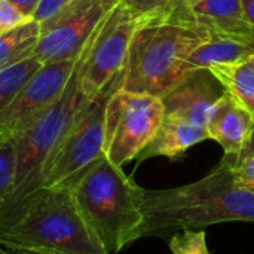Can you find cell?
Returning a JSON list of instances; mask_svg holds the SVG:
<instances>
[{"label":"cell","mask_w":254,"mask_h":254,"mask_svg":"<svg viewBox=\"0 0 254 254\" xmlns=\"http://www.w3.org/2000/svg\"><path fill=\"white\" fill-rule=\"evenodd\" d=\"M71 1L73 0H40L33 13V19L37 22H43L48 18L54 16L57 12H60L63 7H65Z\"/></svg>","instance_id":"cell-24"},{"label":"cell","mask_w":254,"mask_h":254,"mask_svg":"<svg viewBox=\"0 0 254 254\" xmlns=\"http://www.w3.org/2000/svg\"><path fill=\"white\" fill-rule=\"evenodd\" d=\"M249 61H250V63H252V64H253V67H254V57H252V58H250V60H249Z\"/></svg>","instance_id":"cell-28"},{"label":"cell","mask_w":254,"mask_h":254,"mask_svg":"<svg viewBox=\"0 0 254 254\" xmlns=\"http://www.w3.org/2000/svg\"><path fill=\"white\" fill-rule=\"evenodd\" d=\"M119 0H73L40 22V36L31 57L42 64L76 60Z\"/></svg>","instance_id":"cell-9"},{"label":"cell","mask_w":254,"mask_h":254,"mask_svg":"<svg viewBox=\"0 0 254 254\" xmlns=\"http://www.w3.org/2000/svg\"><path fill=\"white\" fill-rule=\"evenodd\" d=\"M119 3L140 16L155 19L171 15L180 0H119Z\"/></svg>","instance_id":"cell-21"},{"label":"cell","mask_w":254,"mask_h":254,"mask_svg":"<svg viewBox=\"0 0 254 254\" xmlns=\"http://www.w3.org/2000/svg\"><path fill=\"white\" fill-rule=\"evenodd\" d=\"M208 37L207 28L177 13L146 19L132 36L121 88L162 98L188 74L189 57Z\"/></svg>","instance_id":"cell-3"},{"label":"cell","mask_w":254,"mask_h":254,"mask_svg":"<svg viewBox=\"0 0 254 254\" xmlns=\"http://www.w3.org/2000/svg\"><path fill=\"white\" fill-rule=\"evenodd\" d=\"M82 58L83 51L76 61L73 74L61 97L19 137L15 138V186L9 199L0 207V210L15 205L36 189V183L43 164L54 152L57 144L61 141V138L70 131V128L88 104L89 100L85 98L79 85Z\"/></svg>","instance_id":"cell-5"},{"label":"cell","mask_w":254,"mask_h":254,"mask_svg":"<svg viewBox=\"0 0 254 254\" xmlns=\"http://www.w3.org/2000/svg\"><path fill=\"white\" fill-rule=\"evenodd\" d=\"M138 237H168L223 222H254V192L241 186L226 161L204 179L171 189L140 190Z\"/></svg>","instance_id":"cell-1"},{"label":"cell","mask_w":254,"mask_h":254,"mask_svg":"<svg viewBox=\"0 0 254 254\" xmlns=\"http://www.w3.org/2000/svg\"><path fill=\"white\" fill-rule=\"evenodd\" d=\"M16 176V152L13 141H0V207L9 199Z\"/></svg>","instance_id":"cell-19"},{"label":"cell","mask_w":254,"mask_h":254,"mask_svg":"<svg viewBox=\"0 0 254 254\" xmlns=\"http://www.w3.org/2000/svg\"><path fill=\"white\" fill-rule=\"evenodd\" d=\"M77 58L43 64L31 76L7 107L0 112V141H15L61 97Z\"/></svg>","instance_id":"cell-10"},{"label":"cell","mask_w":254,"mask_h":254,"mask_svg":"<svg viewBox=\"0 0 254 254\" xmlns=\"http://www.w3.org/2000/svg\"><path fill=\"white\" fill-rule=\"evenodd\" d=\"M150 18L140 16L122 3L107 15L83 49L79 85L86 100L101 92L125 67L137 28Z\"/></svg>","instance_id":"cell-8"},{"label":"cell","mask_w":254,"mask_h":254,"mask_svg":"<svg viewBox=\"0 0 254 254\" xmlns=\"http://www.w3.org/2000/svg\"><path fill=\"white\" fill-rule=\"evenodd\" d=\"M225 92L223 85L210 68H196L189 71L161 100L165 115L177 116L205 128L213 106Z\"/></svg>","instance_id":"cell-11"},{"label":"cell","mask_w":254,"mask_h":254,"mask_svg":"<svg viewBox=\"0 0 254 254\" xmlns=\"http://www.w3.org/2000/svg\"><path fill=\"white\" fill-rule=\"evenodd\" d=\"M0 254H68L64 252L49 250V249H36V247H22L13 246L4 241H0Z\"/></svg>","instance_id":"cell-25"},{"label":"cell","mask_w":254,"mask_h":254,"mask_svg":"<svg viewBox=\"0 0 254 254\" xmlns=\"http://www.w3.org/2000/svg\"><path fill=\"white\" fill-rule=\"evenodd\" d=\"M207 132L225 150V155H240L247 146L254 131L253 115L225 92L213 106Z\"/></svg>","instance_id":"cell-12"},{"label":"cell","mask_w":254,"mask_h":254,"mask_svg":"<svg viewBox=\"0 0 254 254\" xmlns=\"http://www.w3.org/2000/svg\"><path fill=\"white\" fill-rule=\"evenodd\" d=\"M40 36V22L31 19L24 25L0 34V68L31 57Z\"/></svg>","instance_id":"cell-17"},{"label":"cell","mask_w":254,"mask_h":254,"mask_svg":"<svg viewBox=\"0 0 254 254\" xmlns=\"http://www.w3.org/2000/svg\"><path fill=\"white\" fill-rule=\"evenodd\" d=\"M0 241L68 254H110L82 214L71 188L37 189L0 210Z\"/></svg>","instance_id":"cell-2"},{"label":"cell","mask_w":254,"mask_h":254,"mask_svg":"<svg viewBox=\"0 0 254 254\" xmlns=\"http://www.w3.org/2000/svg\"><path fill=\"white\" fill-rule=\"evenodd\" d=\"M122 79L124 70L88 101L70 131L43 164L34 190L71 188L91 165L106 155V109L112 94L122 86Z\"/></svg>","instance_id":"cell-6"},{"label":"cell","mask_w":254,"mask_h":254,"mask_svg":"<svg viewBox=\"0 0 254 254\" xmlns=\"http://www.w3.org/2000/svg\"><path fill=\"white\" fill-rule=\"evenodd\" d=\"M241 6L246 21L254 25V0H241Z\"/></svg>","instance_id":"cell-27"},{"label":"cell","mask_w":254,"mask_h":254,"mask_svg":"<svg viewBox=\"0 0 254 254\" xmlns=\"http://www.w3.org/2000/svg\"><path fill=\"white\" fill-rule=\"evenodd\" d=\"M173 13L192 19L210 33H244L254 28L244 18L241 0H201L189 7H177Z\"/></svg>","instance_id":"cell-15"},{"label":"cell","mask_w":254,"mask_h":254,"mask_svg":"<svg viewBox=\"0 0 254 254\" xmlns=\"http://www.w3.org/2000/svg\"><path fill=\"white\" fill-rule=\"evenodd\" d=\"M225 91L246 107L254 118V67L250 61L235 64H216L208 67Z\"/></svg>","instance_id":"cell-16"},{"label":"cell","mask_w":254,"mask_h":254,"mask_svg":"<svg viewBox=\"0 0 254 254\" xmlns=\"http://www.w3.org/2000/svg\"><path fill=\"white\" fill-rule=\"evenodd\" d=\"M254 57V28L244 33L211 31L205 40L188 60L186 71L208 68L216 64H235Z\"/></svg>","instance_id":"cell-13"},{"label":"cell","mask_w":254,"mask_h":254,"mask_svg":"<svg viewBox=\"0 0 254 254\" xmlns=\"http://www.w3.org/2000/svg\"><path fill=\"white\" fill-rule=\"evenodd\" d=\"M223 161L232 168L237 182L254 192V155L243 150L240 155H225Z\"/></svg>","instance_id":"cell-22"},{"label":"cell","mask_w":254,"mask_h":254,"mask_svg":"<svg viewBox=\"0 0 254 254\" xmlns=\"http://www.w3.org/2000/svg\"><path fill=\"white\" fill-rule=\"evenodd\" d=\"M76 202L110 254L137 241L143 223L141 188L106 155L71 186Z\"/></svg>","instance_id":"cell-4"},{"label":"cell","mask_w":254,"mask_h":254,"mask_svg":"<svg viewBox=\"0 0 254 254\" xmlns=\"http://www.w3.org/2000/svg\"><path fill=\"white\" fill-rule=\"evenodd\" d=\"M210 138L207 128L188 122L182 118L165 115L155 137L137 156V161H146L155 156L179 159L189 147Z\"/></svg>","instance_id":"cell-14"},{"label":"cell","mask_w":254,"mask_h":254,"mask_svg":"<svg viewBox=\"0 0 254 254\" xmlns=\"http://www.w3.org/2000/svg\"><path fill=\"white\" fill-rule=\"evenodd\" d=\"M42 65L43 64L37 58L28 57L19 63L0 68V112L7 107Z\"/></svg>","instance_id":"cell-18"},{"label":"cell","mask_w":254,"mask_h":254,"mask_svg":"<svg viewBox=\"0 0 254 254\" xmlns=\"http://www.w3.org/2000/svg\"><path fill=\"white\" fill-rule=\"evenodd\" d=\"M21 12H24L27 16H30V18H33V13H34V10H36V7H37V4H39V1L40 0H10Z\"/></svg>","instance_id":"cell-26"},{"label":"cell","mask_w":254,"mask_h":254,"mask_svg":"<svg viewBox=\"0 0 254 254\" xmlns=\"http://www.w3.org/2000/svg\"><path fill=\"white\" fill-rule=\"evenodd\" d=\"M165 116L159 97L118 88L106 109V156L118 167L137 159Z\"/></svg>","instance_id":"cell-7"},{"label":"cell","mask_w":254,"mask_h":254,"mask_svg":"<svg viewBox=\"0 0 254 254\" xmlns=\"http://www.w3.org/2000/svg\"><path fill=\"white\" fill-rule=\"evenodd\" d=\"M33 18L21 12L10 0H0V34L27 24Z\"/></svg>","instance_id":"cell-23"},{"label":"cell","mask_w":254,"mask_h":254,"mask_svg":"<svg viewBox=\"0 0 254 254\" xmlns=\"http://www.w3.org/2000/svg\"><path fill=\"white\" fill-rule=\"evenodd\" d=\"M173 254H210L205 232L202 229H186L170 238Z\"/></svg>","instance_id":"cell-20"}]
</instances>
